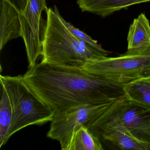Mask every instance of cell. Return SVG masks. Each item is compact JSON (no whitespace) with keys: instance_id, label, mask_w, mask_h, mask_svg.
I'll list each match as a JSON object with an SVG mask.
<instances>
[{"instance_id":"10","label":"cell","mask_w":150,"mask_h":150,"mask_svg":"<svg viewBox=\"0 0 150 150\" xmlns=\"http://www.w3.org/2000/svg\"><path fill=\"white\" fill-rule=\"evenodd\" d=\"M127 50H138L150 46V23L144 13L130 25L127 35Z\"/></svg>"},{"instance_id":"2","label":"cell","mask_w":150,"mask_h":150,"mask_svg":"<svg viewBox=\"0 0 150 150\" xmlns=\"http://www.w3.org/2000/svg\"><path fill=\"white\" fill-rule=\"evenodd\" d=\"M43 43L41 62L64 67L83 68L90 61L108 57L109 52L99 50L80 40L66 26L57 7L50 8Z\"/></svg>"},{"instance_id":"11","label":"cell","mask_w":150,"mask_h":150,"mask_svg":"<svg viewBox=\"0 0 150 150\" xmlns=\"http://www.w3.org/2000/svg\"><path fill=\"white\" fill-rule=\"evenodd\" d=\"M99 139L114 148L126 150H150V142L142 141L128 132L118 129L104 132Z\"/></svg>"},{"instance_id":"17","label":"cell","mask_w":150,"mask_h":150,"mask_svg":"<svg viewBox=\"0 0 150 150\" xmlns=\"http://www.w3.org/2000/svg\"><path fill=\"white\" fill-rule=\"evenodd\" d=\"M137 79L150 83V69L146 71L144 74L141 78Z\"/></svg>"},{"instance_id":"12","label":"cell","mask_w":150,"mask_h":150,"mask_svg":"<svg viewBox=\"0 0 150 150\" xmlns=\"http://www.w3.org/2000/svg\"><path fill=\"white\" fill-rule=\"evenodd\" d=\"M124 90L130 102L150 110V83L134 80L125 84Z\"/></svg>"},{"instance_id":"16","label":"cell","mask_w":150,"mask_h":150,"mask_svg":"<svg viewBox=\"0 0 150 150\" xmlns=\"http://www.w3.org/2000/svg\"><path fill=\"white\" fill-rule=\"evenodd\" d=\"M12 5H13L18 10L19 13H21L24 11L28 3V0H7Z\"/></svg>"},{"instance_id":"3","label":"cell","mask_w":150,"mask_h":150,"mask_svg":"<svg viewBox=\"0 0 150 150\" xmlns=\"http://www.w3.org/2000/svg\"><path fill=\"white\" fill-rule=\"evenodd\" d=\"M0 81L6 90L13 108L8 140L12 135L25 127L51 122L54 112L32 91L23 76L1 75Z\"/></svg>"},{"instance_id":"1","label":"cell","mask_w":150,"mask_h":150,"mask_svg":"<svg viewBox=\"0 0 150 150\" xmlns=\"http://www.w3.org/2000/svg\"><path fill=\"white\" fill-rule=\"evenodd\" d=\"M23 77L55 114L79 105L110 102L125 96V83L100 77L83 68L41 62L29 68Z\"/></svg>"},{"instance_id":"9","label":"cell","mask_w":150,"mask_h":150,"mask_svg":"<svg viewBox=\"0 0 150 150\" xmlns=\"http://www.w3.org/2000/svg\"><path fill=\"white\" fill-rule=\"evenodd\" d=\"M148 2L150 0H77V3L82 12L106 17L133 5Z\"/></svg>"},{"instance_id":"6","label":"cell","mask_w":150,"mask_h":150,"mask_svg":"<svg viewBox=\"0 0 150 150\" xmlns=\"http://www.w3.org/2000/svg\"><path fill=\"white\" fill-rule=\"evenodd\" d=\"M114 101L97 105H79L54 114L47 137L58 141L61 149L67 150L76 131L82 126L89 128Z\"/></svg>"},{"instance_id":"15","label":"cell","mask_w":150,"mask_h":150,"mask_svg":"<svg viewBox=\"0 0 150 150\" xmlns=\"http://www.w3.org/2000/svg\"><path fill=\"white\" fill-rule=\"evenodd\" d=\"M63 20L64 23L68 28V29L79 39L84 41L88 44L91 45L92 47H94L99 50L103 52H109L108 51L104 50L100 45L98 44L97 41L92 39L89 35H87L83 31L80 30L79 29L75 28L71 23L66 21L64 18H63Z\"/></svg>"},{"instance_id":"8","label":"cell","mask_w":150,"mask_h":150,"mask_svg":"<svg viewBox=\"0 0 150 150\" xmlns=\"http://www.w3.org/2000/svg\"><path fill=\"white\" fill-rule=\"evenodd\" d=\"M22 37L20 13L7 0H0V50L9 41Z\"/></svg>"},{"instance_id":"5","label":"cell","mask_w":150,"mask_h":150,"mask_svg":"<svg viewBox=\"0 0 150 150\" xmlns=\"http://www.w3.org/2000/svg\"><path fill=\"white\" fill-rule=\"evenodd\" d=\"M83 69L108 79L126 84L141 78L150 69V46L138 50H127L118 57H106L90 61Z\"/></svg>"},{"instance_id":"4","label":"cell","mask_w":150,"mask_h":150,"mask_svg":"<svg viewBox=\"0 0 150 150\" xmlns=\"http://www.w3.org/2000/svg\"><path fill=\"white\" fill-rule=\"evenodd\" d=\"M88 129L98 138L108 131L118 129L150 142V110L132 104L125 96L114 101Z\"/></svg>"},{"instance_id":"14","label":"cell","mask_w":150,"mask_h":150,"mask_svg":"<svg viewBox=\"0 0 150 150\" xmlns=\"http://www.w3.org/2000/svg\"><path fill=\"white\" fill-rule=\"evenodd\" d=\"M0 101V147L6 144L8 135L13 117V108L9 96L5 88L1 85Z\"/></svg>"},{"instance_id":"7","label":"cell","mask_w":150,"mask_h":150,"mask_svg":"<svg viewBox=\"0 0 150 150\" xmlns=\"http://www.w3.org/2000/svg\"><path fill=\"white\" fill-rule=\"evenodd\" d=\"M48 10L46 0H28L26 8L20 13L22 38L26 47L29 68L34 67L42 56L47 27V20L43 19L42 14Z\"/></svg>"},{"instance_id":"13","label":"cell","mask_w":150,"mask_h":150,"mask_svg":"<svg viewBox=\"0 0 150 150\" xmlns=\"http://www.w3.org/2000/svg\"><path fill=\"white\" fill-rule=\"evenodd\" d=\"M100 140L85 126L74 133L67 150H103Z\"/></svg>"}]
</instances>
